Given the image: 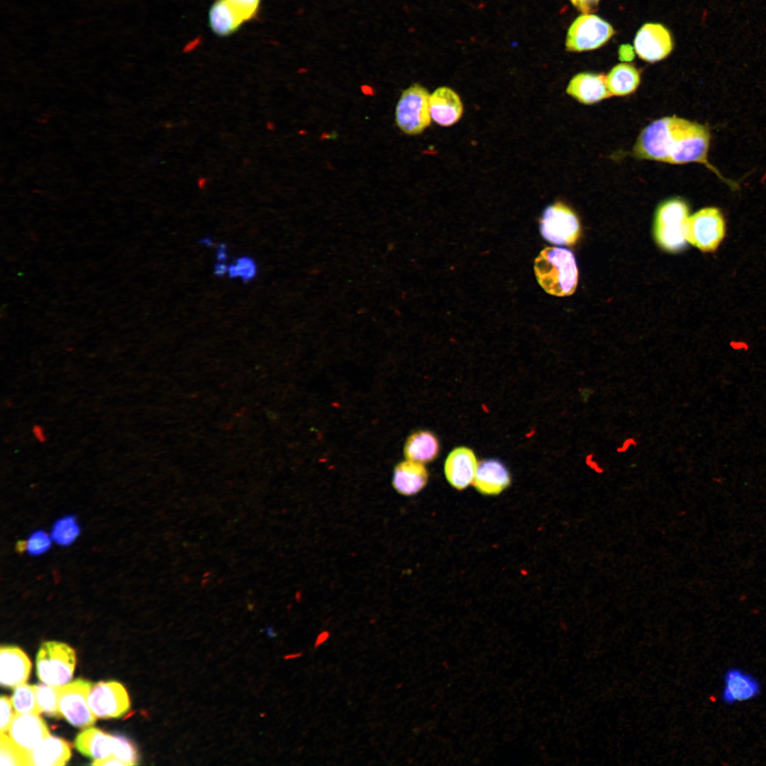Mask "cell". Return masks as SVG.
<instances>
[{
	"instance_id": "cell-10",
	"label": "cell",
	"mask_w": 766,
	"mask_h": 766,
	"mask_svg": "<svg viewBox=\"0 0 766 766\" xmlns=\"http://www.w3.org/2000/svg\"><path fill=\"white\" fill-rule=\"evenodd\" d=\"M87 702L94 716L100 718H119L130 709L126 689L115 681L99 682L92 685Z\"/></svg>"
},
{
	"instance_id": "cell-41",
	"label": "cell",
	"mask_w": 766,
	"mask_h": 766,
	"mask_svg": "<svg viewBox=\"0 0 766 766\" xmlns=\"http://www.w3.org/2000/svg\"><path fill=\"white\" fill-rule=\"evenodd\" d=\"M265 127L269 131H274L275 128V125L272 121H267L265 124Z\"/></svg>"
},
{
	"instance_id": "cell-11",
	"label": "cell",
	"mask_w": 766,
	"mask_h": 766,
	"mask_svg": "<svg viewBox=\"0 0 766 766\" xmlns=\"http://www.w3.org/2000/svg\"><path fill=\"white\" fill-rule=\"evenodd\" d=\"M634 48L640 58L655 62L667 57L673 42L670 31L660 23H645L638 31Z\"/></svg>"
},
{
	"instance_id": "cell-38",
	"label": "cell",
	"mask_w": 766,
	"mask_h": 766,
	"mask_svg": "<svg viewBox=\"0 0 766 766\" xmlns=\"http://www.w3.org/2000/svg\"><path fill=\"white\" fill-rule=\"evenodd\" d=\"M208 179L206 177H200L196 180V184L200 189H204L208 184Z\"/></svg>"
},
{
	"instance_id": "cell-1",
	"label": "cell",
	"mask_w": 766,
	"mask_h": 766,
	"mask_svg": "<svg viewBox=\"0 0 766 766\" xmlns=\"http://www.w3.org/2000/svg\"><path fill=\"white\" fill-rule=\"evenodd\" d=\"M710 138L709 128L704 125L676 116L665 117L655 134V159L672 165L701 163L733 187L735 182L723 177L708 160Z\"/></svg>"
},
{
	"instance_id": "cell-19",
	"label": "cell",
	"mask_w": 766,
	"mask_h": 766,
	"mask_svg": "<svg viewBox=\"0 0 766 766\" xmlns=\"http://www.w3.org/2000/svg\"><path fill=\"white\" fill-rule=\"evenodd\" d=\"M428 479V473L423 464L407 460L395 467L392 485L399 494L411 496L426 486Z\"/></svg>"
},
{
	"instance_id": "cell-25",
	"label": "cell",
	"mask_w": 766,
	"mask_h": 766,
	"mask_svg": "<svg viewBox=\"0 0 766 766\" xmlns=\"http://www.w3.org/2000/svg\"><path fill=\"white\" fill-rule=\"evenodd\" d=\"M80 533L81 528L77 517L67 514L54 522L50 534L54 543L65 547L72 545L78 538Z\"/></svg>"
},
{
	"instance_id": "cell-37",
	"label": "cell",
	"mask_w": 766,
	"mask_h": 766,
	"mask_svg": "<svg viewBox=\"0 0 766 766\" xmlns=\"http://www.w3.org/2000/svg\"><path fill=\"white\" fill-rule=\"evenodd\" d=\"M329 635L330 633L328 631H323L321 633L316 639L314 644L315 648H317L318 646L323 644L326 640H327V639L330 636Z\"/></svg>"
},
{
	"instance_id": "cell-12",
	"label": "cell",
	"mask_w": 766,
	"mask_h": 766,
	"mask_svg": "<svg viewBox=\"0 0 766 766\" xmlns=\"http://www.w3.org/2000/svg\"><path fill=\"white\" fill-rule=\"evenodd\" d=\"M11 739L25 751H30L50 736L39 714H15L9 728Z\"/></svg>"
},
{
	"instance_id": "cell-39",
	"label": "cell",
	"mask_w": 766,
	"mask_h": 766,
	"mask_svg": "<svg viewBox=\"0 0 766 766\" xmlns=\"http://www.w3.org/2000/svg\"><path fill=\"white\" fill-rule=\"evenodd\" d=\"M227 271H228L227 267L222 265V264L216 265V266L215 267V273L217 275H223Z\"/></svg>"
},
{
	"instance_id": "cell-13",
	"label": "cell",
	"mask_w": 766,
	"mask_h": 766,
	"mask_svg": "<svg viewBox=\"0 0 766 766\" xmlns=\"http://www.w3.org/2000/svg\"><path fill=\"white\" fill-rule=\"evenodd\" d=\"M478 467L474 452L466 447L453 450L445 462V474L454 488L462 490L473 483Z\"/></svg>"
},
{
	"instance_id": "cell-42",
	"label": "cell",
	"mask_w": 766,
	"mask_h": 766,
	"mask_svg": "<svg viewBox=\"0 0 766 766\" xmlns=\"http://www.w3.org/2000/svg\"><path fill=\"white\" fill-rule=\"evenodd\" d=\"M13 404H14V403H13V400H12V399H7L6 400V401H5V406H6L7 408H11V407H13Z\"/></svg>"
},
{
	"instance_id": "cell-23",
	"label": "cell",
	"mask_w": 766,
	"mask_h": 766,
	"mask_svg": "<svg viewBox=\"0 0 766 766\" xmlns=\"http://www.w3.org/2000/svg\"><path fill=\"white\" fill-rule=\"evenodd\" d=\"M606 82L612 96H626L638 88L640 82V72L631 64L621 63L611 69L606 76Z\"/></svg>"
},
{
	"instance_id": "cell-20",
	"label": "cell",
	"mask_w": 766,
	"mask_h": 766,
	"mask_svg": "<svg viewBox=\"0 0 766 766\" xmlns=\"http://www.w3.org/2000/svg\"><path fill=\"white\" fill-rule=\"evenodd\" d=\"M74 746L82 754L94 760L103 759L113 755L114 736L90 728L77 735Z\"/></svg>"
},
{
	"instance_id": "cell-28",
	"label": "cell",
	"mask_w": 766,
	"mask_h": 766,
	"mask_svg": "<svg viewBox=\"0 0 766 766\" xmlns=\"http://www.w3.org/2000/svg\"><path fill=\"white\" fill-rule=\"evenodd\" d=\"M0 765H28V752L17 745L4 733L0 737Z\"/></svg>"
},
{
	"instance_id": "cell-17",
	"label": "cell",
	"mask_w": 766,
	"mask_h": 766,
	"mask_svg": "<svg viewBox=\"0 0 766 766\" xmlns=\"http://www.w3.org/2000/svg\"><path fill=\"white\" fill-rule=\"evenodd\" d=\"M510 482L506 467L498 460L487 459L478 464L473 484L482 494L496 495L508 487Z\"/></svg>"
},
{
	"instance_id": "cell-22",
	"label": "cell",
	"mask_w": 766,
	"mask_h": 766,
	"mask_svg": "<svg viewBox=\"0 0 766 766\" xmlns=\"http://www.w3.org/2000/svg\"><path fill=\"white\" fill-rule=\"evenodd\" d=\"M209 23L216 35L226 37L236 32L243 21L227 0H215L209 11Z\"/></svg>"
},
{
	"instance_id": "cell-3",
	"label": "cell",
	"mask_w": 766,
	"mask_h": 766,
	"mask_svg": "<svg viewBox=\"0 0 766 766\" xmlns=\"http://www.w3.org/2000/svg\"><path fill=\"white\" fill-rule=\"evenodd\" d=\"M689 218V208L684 201L674 198L659 205L655 215L653 234L662 249L676 252L687 245L684 227Z\"/></svg>"
},
{
	"instance_id": "cell-16",
	"label": "cell",
	"mask_w": 766,
	"mask_h": 766,
	"mask_svg": "<svg viewBox=\"0 0 766 766\" xmlns=\"http://www.w3.org/2000/svg\"><path fill=\"white\" fill-rule=\"evenodd\" d=\"M430 112L433 121L442 126L456 123L463 113L459 95L452 89L441 87L430 95Z\"/></svg>"
},
{
	"instance_id": "cell-18",
	"label": "cell",
	"mask_w": 766,
	"mask_h": 766,
	"mask_svg": "<svg viewBox=\"0 0 766 766\" xmlns=\"http://www.w3.org/2000/svg\"><path fill=\"white\" fill-rule=\"evenodd\" d=\"M28 765L60 766L71 757V748L65 740L48 736L34 749L28 752Z\"/></svg>"
},
{
	"instance_id": "cell-2",
	"label": "cell",
	"mask_w": 766,
	"mask_h": 766,
	"mask_svg": "<svg viewBox=\"0 0 766 766\" xmlns=\"http://www.w3.org/2000/svg\"><path fill=\"white\" fill-rule=\"evenodd\" d=\"M534 271L539 284L549 294H572L578 282V270L572 252L562 248H544L535 260Z\"/></svg>"
},
{
	"instance_id": "cell-15",
	"label": "cell",
	"mask_w": 766,
	"mask_h": 766,
	"mask_svg": "<svg viewBox=\"0 0 766 766\" xmlns=\"http://www.w3.org/2000/svg\"><path fill=\"white\" fill-rule=\"evenodd\" d=\"M567 93L577 101L592 104L611 96L604 74L583 72L576 74L569 82Z\"/></svg>"
},
{
	"instance_id": "cell-9",
	"label": "cell",
	"mask_w": 766,
	"mask_h": 766,
	"mask_svg": "<svg viewBox=\"0 0 766 766\" xmlns=\"http://www.w3.org/2000/svg\"><path fill=\"white\" fill-rule=\"evenodd\" d=\"M92 685L87 680L78 679L59 687L58 706L61 716L75 727H89L96 721L87 702Z\"/></svg>"
},
{
	"instance_id": "cell-40",
	"label": "cell",
	"mask_w": 766,
	"mask_h": 766,
	"mask_svg": "<svg viewBox=\"0 0 766 766\" xmlns=\"http://www.w3.org/2000/svg\"><path fill=\"white\" fill-rule=\"evenodd\" d=\"M731 348H733L735 350H741V349L743 350V349L744 350H747L748 349V345L744 343H741V344L731 343Z\"/></svg>"
},
{
	"instance_id": "cell-6",
	"label": "cell",
	"mask_w": 766,
	"mask_h": 766,
	"mask_svg": "<svg viewBox=\"0 0 766 766\" xmlns=\"http://www.w3.org/2000/svg\"><path fill=\"white\" fill-rule=\"evenodd\" d=\"M725 234V222L720 211L704 208L689 217L684 227L685 239L704 252L716 249Z\"/></svg>"
},
{
	"instance_id": "cell-8",
	"label": "cell",
	"mask_w": 766,
	"mask_h": 766,
	"mask_svg": "<svg viewBox=\"0 0 766 766\" xmlns=\"http://www.w3.org/2000/svg\"><path fill=\"white\" fill-rule=\"evenodd\" d=\"M540 230L549 243L572 245L580 235V225L576 214L561 202L548 206L542 215Z\"/></svg>"
},
{
	"instance_id": "cell-36",
	"label": "cell",
	"mask_w": 766,
	"mask_h": 766,
	"mask_svg": "<svg viewBox=\"0 0 766 766\" xmlns=\"http://www.w3.org/2000/svg\"><path fill=\"white\" fill-rule=\"evenodd\" d=\"M91 764L94 765H99V766H102V765H123V766L125 765V766H126V764L125 762H123V761L118 759L117 757H116L113 755L109 756V757H105V758H103V759H100V760H95Z\"/></svg>"
},
{
	"instance_id": "cell-32",
	"label": "cell",
	"mask_w": 766,
	"mask_h": 766,
	"mask_svg": "<svg viewBox=\"0 0 766 766\" xmlns=\"http://www.w3.org/2000/svg\"><path fill=\"white\" fill-rule=\"evenodd\" d=\"M228 271L231 277H240L243 281L247 282L255 277L256 265L250 258L243 257L238 259L235 264L231 265Z\"/></svg>"
},
{
	"instance_id": "cell-24",
	"label": "cell",
	"mask_w": 766,
	"mask_h": 766,
	"mask_svg": "<svg viewBox=\"0 0 766 766\" xmlns=\"http://www.w3.org/2000/svg\"><path fill=\"white\" fill-rule=\"evenodd\" d=\"M758 685L749 676L737 670L730 671L726 677L724 698L728 701H742L753 697Z\"/></svg>"
},
{
	"instance_id": "cell-5",
	"label": "cell",
	"mask_w": 766,
	"mask_h": 766,
	"mask_svg": "<svg viewBox=\"0 0 766 766\" xmlns=\"http://www.w3.org/2000/svg\"><path fill=\"white\" fill-rule=\"evenodd\" d=\"M430 95L418 84H413L402 91L395 109V121L404 133L418 135L430 126L432 120Z\"/></svg>"
},
{
	"instance_id": "cell-21",
	"label": "cell",
	"mask_w": 766,
	"mask_h": 766,
	"mask_svg": "<svg viewBox=\"0 0 766 766\" xmlns=\"http://www.w3.org/2000/svg\"><path fill=\"white\" fill-rule=\"evenodd\" d=\"M440 445L436 436L428 431H418L407 438L404 453L409 460L428 463L435 460L439 453Z\"/></svg>"
},
{
	"instance_id": "cell-35",
	"label": "cell",
	"mask_w": 766,
	"mask_h": 766,
	"mask_svg": "<svg viewBox=\"0 0 766 766\" xmlns=\"http://www.w3.org/2000/svg\"><path fill=\"white\" fill-rule=\"evenodd\" d=\"M31 433L34 438L39 443H44L48 440L45 428L40 424H34L31 428Z\"/></svg>"
},
{
	"instance_id": "cell-26",
	"label": "cell",
	"mask_w": 766,
	"mask_h": 766,
	"mask_svg": "<svg viewBox=\"0 0 766 766\" xmlns=\"http://www.w3.org/2000/svg\"><path fill=\"white\" fill-rule=\"evenodd\" d=\"M11 701L17 714H41L37 704L35 685L23 683L16 687Z\"/></svg>"
},
{
	"instance_id": "cell-4",
	"label": "cell",
	"mask_w": 766,
	"mask_h": 766,
	"mask_svg": "<svg viewBox=\"0 0 766 766\" xmlns=\"http://www.w3.org/2000/svg\"><path fill=\"white\" fill-rule=\"evenodd\" d=\"M75 664V652L70 646L56 641L45 642L36 656L37 675L43 682L59 687L70 681Z\"/></svg>"
},
{
	"instance_id": "cell-14",
	"label": "cell",
	"mask_w": 766,
	"mask_h": 766,
	"mask_svg": "<svg viewBox=\"0 0 766 766\" xmlns=\"http://www.w3.org/2000/svg\"><path fill=\"white\" fill-rule=\"evenodd\" d=\"M31 662L26 654L14 646H1L0 652V684L13 688L27 680Z\"/></svg>"
},
{
	"instance_id": "cell-7",
	"label": "cell",
	"mask_w": 766,
	"mask_h": 766,
	"mask_svg": "<svg viewBox=\"0 0 766 766\" xmlns=\"http://www.w3.org/2000/svg\"><path fill=\"white\" fill-rule=\"evenodd\" d=\"M614 33V28L607 21L596 15L583 13L569 28L566 49L571 52L594 50L606 44Z\"/></svg>"
},
{
	"instance_id": "cell-34",
	"label": "cell",
	"mask_w": 766,
	"mask_h": 766,
	"mask_svg": "<svg viewBox=\"0 0 766 766\" xmlns=\"http://www.w3.org/2000/svg\"><path fill=\"white\" fill-rule=\"evenodd\" d=\"M600 0H570L573 6L584 14H591L599 9Z\"/></svg>"
},
{
	"instance_id": "cell-30",
	"label": "cell",
	"mask_w": 766,
	"mask_h": 766,
	"mask_svg": "<svg viewBox=\"0 0 766 766\" xmlns=\"http://www.w3.org/2000/svg\"><path fill=\"white\" fill-rule=\"evenodd\" d=\"M26 542V551L32 556L45 554L52 545V538L43 530H36L31 533Z\"/></svg>"
},
{
	"instance_id": "cell-27",
	"label": "cell",
	"mask_w": 766,
	"mask_h": 766,
	"mask_svg": "<svg viewBox=\"0 0 766 766\" xmlns=\"http://www.w3.org/2000/svg\"><path fill=\"white\" fill-rule=\"evenodd\" d=\"M35 696L41 713L52 718L62 717L58 706L59 687L43 684L35 685Z\"/></svg>"
},
{
	"instance_id": "cell-31",
	"label": "cell",
	"mask_w": 766,
	"mask_h": 766,
	"mask_svg": "<svg viewBox=\"0 0 766 766\" xmlns=\"http://www.w3.org/2000/svg\"><path fill=\"white\" fill-rule=\"evenodd\" d=\"M227 1L243 23L249 21L257 16L261 4V0Z\"/></svg>"
},
{
	"instance_id": "cell-29",
	"label": "cell",
	"mask_w": 766,
	"mask_h": 766,
	"mask_svg": "<svg viewBox=\"0 0 766 766\" xmlns=\"http://www.w3.org/2000/svg\"><path fill=\"white\" fill-rule=\"evenodd\" d=\"M113 736L114 748L113 755L125 762L126 765H136L138 755L133 743L125 736L121 735Z\"/></svg>"
},
{
	"instance_id": "cell-33",
	"label": "cell",
	"mask_w": 766,
	"mask_h": 766,
	"mask_svg": "<svg viewBox=\"0 0 766 766\" xmlns=\"http://www.w3.org/2000/svg\"><path fill=\"white\" fill-rule=\"evenodd\" d=\"M6 696H1L0 699L1 718L0 731L4 733L9 730L13 718L11 701Z\"/></svg>"
}]
</instances>
